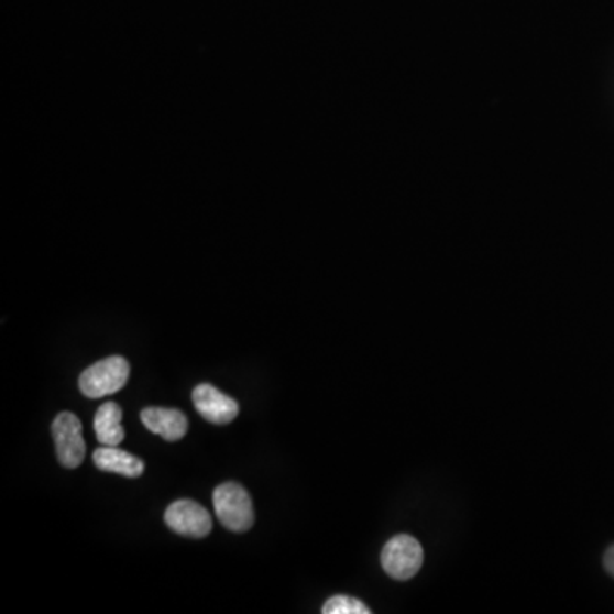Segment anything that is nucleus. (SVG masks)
Returning a JSON list of instances; mask_svg holds the SVG:
<instances>
[{
	"label": "nucleus",
	"mask_w": 614,
	"mask_h": 614,
	"mask_svg": "<svg viewBox=\"0 0 614 614\" xmlns=\"http://www.w3.org/2000/svg\"><path fill=\"white\" fill-rule=\"evenodd\" d=\"M217 519L229 531L244 533L254 524L253 502L250 493L239 483H222L213 492Z\"/></svg>",
	"instance_id": "1"
},
{
	"label": "nucleus",
	"mask_w": 614,
	"mask_h": 614,
	"mask_svg": "<svg viewBox=\"0 0 614 614\" xmlns=\"http://www.w3.org/2000/svg\"><path fill=\"white\" fill-rule=\"evenodd\" d=\"M130 364L120 355L108 357L96 362L80 374L79 390L91 399L113 395L123 390L129 381Z\"/></svg>",
	"instance_id": "2"
},
{
	"label": "nucleus",
	"mask_w": 614,
	"mask_h": 614,
	"mask_svg": "<svg viewBox=\"0 0 614 614\" xmlns=\"http://www.w3.org/2000/svg\"><path fill=\"white\" fill-rule=\"evenodd\" d=\"M381 566L391 579H414L424 566V548L414 536H395L384 545Z\"/></svg>",
	"instance_id": "3"
},
{
	"label": "nucleus",
	"mask_w": 614,
	"mask_h": 614,
	"mask_svg": "<svg viewBox=\"0 0 614 614\" xmlns=\"http://www.w3.org/2000/svg\"><path fill=\"white\" fill-rule=\"evenodd\" d=\"M58 463L67 470L80 467L86 458V442L83 437V424L70 412L57 415L52 424Z\"/></svg>",
	"instance_id": "4"
},
{
	"label": "nucleus",
	"mask_w": 614,
	"mask_h": 614,
	"mask_svg": "<svg viewBox=\"0 0 614 614\" xmlns=\"http://www.w3.org/2000/svg\"><path fill=\"white\" fill-rule=\"evenodd\" d=\"M164 519L169 529L186 538L200 539L212 531V517H210L209 511L188 498L173 502L166 508Z\"/></svg>",
	"instance_id": "5"
},
{
	"label": "nucleus",
	"mask_w": 614,
	"mask_h": 614,
	"mask_svg": "<svg viewBox=\"0 0 614 614\" xmlns=\"http://www.w3.org/2000/svg\"><path fill=\"white\" fill-rule=\"evenodd\" d=\"M191 398L198 414L210 424L228 425L239 415V403L212 384H200L195 387Z\"/></svg>",
	"instance_id": "6"
},
{
	"label": "nucleus",
	"mask_w": 614,
	"mask_h": 614,
	"mask_svg": "<svg viewBox=\"0 0 614 614\" xmlns=\"http://www.w3.org/2000/svg\"><path fill=\"white\" fill-rule=\"evenodd\" d=\"M141 420L152 434H157L167 442H178L188 430L185 414L176 408H145L141 414Z\"/></svg>",
	"instance_id": "7"
},
{
	"label": "nucleus",
	"mask_w": 614,
	"mask_h": 614,
	"mask_svg": "<svg viewBox=\"0 0 614 614\" xmlns=\"http://www.w3.org/2000/svg\"><path fill=\"white\" fill-rule=\"evenodd\" d=\"M96 467L107 473L123 474L127 478H139L144 473L145 464L141 458L118 449V446H102L92 454Z\"/></svg>",
	"instance_id": "8"
},
{
	"label": "nucleus",
	"mask_w": 614,
	"mask_h": 614,
	"mask_svg": "<svg viewBox=\"0 0 614 614\" xmlns=\"http://www.w3.org/2000/svg\"><path fill=\"white\" fill-rule=\"evenodd\" d=\"M122 408L114 402L102 403L96 412L95 430L96 437L102 446H118L125 439V430L122 427Z\"/></svg>",
	"instance_id": "9"
},
{
	"label": "nucleus",
	"mask_w": 614,
	"mask_h": 614,
	"mask_svg": "<svg viewBox=\"0 0 614 614\" xmlns=\"http://www.w3.org/2000/svg\"><path fill=\"white\" fill-rule=\"evenodd\" d=\"M322 614H369L371 610L352 595H333L322 606Z\"/></svg>",
	"instance_id": "10"
},
{
	"label": "nucleus",
	"mask_w": 614,
	"mask_h": 614,
	"mask_svg": "<svg viewBox=\"0 0 614 614\" xmlns=\"http://www.w3.org/2000/svg\"><path fill=\"white\" fill-rule=\"evenodd\" d=\"M604 567H606L607 573L614 577V545L607 548L606 555H604Z\"/></svg>",
	"instance_id": "11"
}]
</instances>
